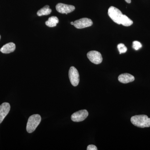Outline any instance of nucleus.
<instances>
[{
    "label": "nucleus",
    "mask_w": 150,
    "mask_h": 150,
    "mask_svg": "<svg viewBox=\"0 0 150 150\" xmlns=\"http://www.w3.org/2000/svg\"><path fill=\"white\" fill-rule=\"evenodd\" d=\"M117 48L120 54H124L127 51V48L123 43H119L117 46Z\"/></svg>",
    "instance_id": "nucleus-15"
},
{
    "label": "nucleus",
    "mask_w": 150,
    "mask_h": 150,
    "mask_svg": "<svg viewBox=\"0 0 150 150\" xmlns=\"http://www.w3.org/2000/svg\"><path fill=\"white\" fill-rule=\"evenodd\" d=\"M119 82L123 83H127L134 81L135 78L133 75L125 73L119 75L118 77Z\"/></svg>",
    "instance_id": "nucleus-10"
},
{
    "label": "nucleus",
    "mask_w": 150,
    "mask_h": 150,
    "mask_svg": "<svg viewBox=\"0 0 150 150\" xmlns=\"http://www.w3.org/2000/svg\"><path fill=\"white\" fill-rule=\"evenodd\" d=\"M93 24L91 19L84 18L76 21L74 22V25L78 29H82L90 27Z\"/></svg>",
    "instance_id": "nucleus-6"
},
{
    "label": "nucleus",
    "mask_w": 150,
    "mask_h": 150,
    "mask_svg": "<svg viewBox=\"0 0 150 150\" xmlns=\"http://www.w3.org/2000/svg\"><path fill=\"white\" fill-rule=\"evenodd\" d=\"M59 20L56 16H51L45 22L46 25L49 27H54L59 23Z\"/></svg>",
    "instance_id": "nucleus-12"
},
{
    "label": "nucleus",
    "mask_w": 150,
    "mask_h": 150,
    "mask_svg": "<svg viewBox=\"0 0 150 150\" xmlns=\"http://www.w3.org/2000/svg\"><path fill=\"white\" fill-rule=\"evenodd\" d=\"M133 46L134 49L136 51H137V50H139V49L142 48V45L140 42L135 40L133 42V46Z\"/></svg>",
    "instance_id": "nucleus-16"
},
{
    "label": "nucleus",
    "mask_w": 150,
    "mask_h": 150,
    "mask_svg": "<svg viewBox=\"0 0 150 150\" xmlns=\"http://www.w3.org/2000/svg\"><path fill=\"white\" fill-rule=\"evenodd\" d=\"M108 15L114 22L121 24V21L123 14L120 10L115 7L110 6L108 10Z\"/></svg>",
    "instance_id": "nucleus-3"
},
{
    "label": "nucleus",
    "mask_w": 150,
    "mask_h": 150,
    "mask_svg": "<svg viewBox=\"0 0 150 150\" xmlns=\"http://www.w3.org/2000/svg\"><path fill=\"white\" fill-rule=\"evenodd\" d=\"M89 60L95 64H99L102 62V55L100 52L97 51H89L87 54Z\"/></svg>",
    "instance_id": "nucleus-5"
},
{
    "label": "nucleus",
    "mask_w": 150,
    "mask_h": 150,
    "mask_svg": "<svg viewBox=\"0 0 150 150\" xmlns=\"http://www.w3.org/2000/svg\"><path fill=\"white\" fill-rule=\"evenodd\" d=\"M10 105L8 103L5 102L0 105V124L3 122L10 110Z\"/></svg>",
    "instance_id": "nucleus-9"
},
{
    "label": "nucleus",
    "mask_w": 150,
    "mask_h": 150,
    "mask_svg": "<svg viewBox=\"0 0 150 150\" xmlns=\"http://www.w3.org/2000/svg\"><path fill=\"white\" fill-rule=\"evenodd\" d=\"M71 24L72 25H74V22H71Z\"/></svg>",
    "instance_id": "nucleus-19"
},
{
    "label": "nucleus",
    "mask_w": 150,
    "mask_h": 150,
    "mask_svg": "<svg viewBox=\"0 0 150 150\" xmlns=\"http://www.w3.org/2000/svg\"><path fill=\"white\" fill-rule=\"evenodd\" d=\"M15 49V44L11 42L4 45L0 49V51L3 54H8L13 52Z\"/></svg>",
    "instance_id": "nucleus-11"
},
{
    "label": "nucleus",
    "mask_w": 150,
    "mask_h": 150,
    "mask_svg": "<svg viewBox=\"0 0 150 150\" xmlns=\"http://www.w3.org/2000/svg\"><path fill=\"white\" fill-rule=\"evenodd\" d=\"M40 115L34 114L31 115L28 119L26 126V130L28 133H31L35 131L41 121Z\"/></svg>",
    "instance_id": "nucleus-2"
},
{
    "label": "nucleus",
    "mask_w": 150,
    "mask_h": 150,
    "mask_svg": "<svg viewBox=\"0 0 150 150\" xmlns=\"http://www.w3.org/2000/svg\"><path fill=\"white\" fill-rule=\"evenodd\" d=\"M56 9L60 13L68 14L74 11L75 10V7L74 6L59 3L56 6Z\"/></svg>",
    "instance_id": "nucleus-8"
},
{
    "label": "nucleus",
    "mask_w": 150,
    "mask_h": 150,
    "mask_svg": "<svg viewBox=\"0 0 150 150\" xmlns=\"http://www.w3.org/2000/svg\"><path fill=\"white\" fill-rule=\"evenodd\" d=\"M87 150H97L98 149L95 145H89L88 146L87 148Z\"/></svg>",
    "instance_id": "nucleus-17"
},
{
    "label": "nucleus",
    "mask_w": 150,
    "mask_h": 150,
    "mask_svg": "<svg viewBox=\"0 0 150 150\" xmlns=\"http://www.w3.org/2000/svg\"><path fill=\"white\" fill-rule=\"evenodd\" d=\"M133 21L125 15H123L121 21V24L123 26H129L132 25Z\"/></svg>",
    "instance_id": "nucleus-14"
},
{
    "label": "nucleus",
    "mask_w": 150,
    "mask_h": 150,
    "mask_svg": "<svg viewBox=\"0 0 150 150\" xmlns=\"http://www.w3.org/2000/svg\"><path fill=\"white\" fill-rule=\"evenodd\" d=\"M69 78L71 83L74 86H76L79 83V74L78 70L74 67H72L69 71Z\"/></svg>",
    "instance_id": "nucleus-4"
},
{
    "label": "nucleus",
    "mask_w": 150,
    "mask_h": 150,
    "mask_svg": "<svg viewBox=\"0 0 150 150\" xmlns=\"http://www.w3.org/2000/svg\"><path fill=\"white\" fill-rule=\"evenodd\" d=\"M131 121L133 125L139 128L150 127V118L146 115H136L132 116Z\"/></svg>",
    "instance_id": "nucleus-1"
},
{
    "label": "nucleus",
    "mask_w": 150,
    "mask_h": 150,
    "mask_svg": "<svg viewBox=\"0 0 150 150\" xmlns=\"http://www.w3.org/2000/svg\"><path fill=\"white\" fill-rule=\"evenodd\" d=\"M51 11H52V10L50 8L49 6L46 5L39 10L37 12V14L39 16H42L48 15L50 14L51 13Z\"/></svg>",
    "instance_id": "nucleus-13"
},
{
    "label": "nucleus",
    "mask_w": 150,
    "mask_h": 150,
    "mask_svg": "<svg viewBox=\"0 0 150 150\" xmlns=\"http://www.w3.org/2000/svg\"><path fill=\"white\" fill-rule=\"evenodd\" d=\"M88 115V112L86 110H79L73 113L71 116V119L74 122H81L86 118Z\"/></svg>",
    "instance_id": "nucleus-7"
},
{
    "label": "nucleus",
    "mask_w": 150,
    "mask_h": 150,
    "mask_svg": "<svg viewBox=\"0 0 150 150\" xmlns=\"http://www.w3.org/2000/svg\"><path fill=\"white\" fill-rule=\"evenodd\" d=\"M1 35H0V39H1Z\"/></svg>",
    "instance_id": "nucleus-20"
},
{
    "label": "nucleus",
    "mask_w": 150,
    "mask_h": 150,
    "mask_svg": "<svg viewBox=\"0 0 150 150\" xmlns=\"http://www.w3.org/2000/svg\"><path fill=\"white\" fill-rule=\"evenodd\" d=\"M125 1L127 2L128 3V4H130L131 3V0H125Z\"/></svg>",
    "instance_id": "nucleus-18"
}]
</instances>
